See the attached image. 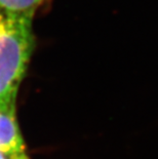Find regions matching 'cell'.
I'll return each mask as SVG.
<instances>
[{
	"label": "cell",
	"instance_id": "6da1fadb",
	"mask_svg": "<svg viewBox=\"0 0 158 159\" xmlns=\"http://www.w3.org/2000/svg\"><path fill=\"white\" fill-rule=\"evenodd\" d=\"M32 20L0 8V109L16 106L20 85L35 48Z\"/></svg>",
	"mask_w": 158,
	"mask_h": 159
},
{
	"label": "cell",
	"instance_id": "7a4b0ae2",
	"mask_svg": "<svg viewBox=\"0 0 158 159\" xmlns=\"http://www.w3.org/2000/svg\"><path fill=\"white\" fill-rule=\"evenodd\" d=\"M0 151L7 156L26 152V145L16 119V106L0 109Z\"/></svg>",
	"mask_w": 158,
	"mask_h": 159
},
{
	"label": "cell",
	"instance_id": "3957f363",
	"mask_svg": "<svg viewBox=\"0 0 158 159\" xmlns=\"http://www.w3.org/2000/svg\"><path fill=\"white\" fill-rule=\"evenodd\" d=\"M45 0H0V8L9 12L33 18Z\"/></svg>",
	"mask_w": 158,
	"mask_h": 159
},
{
	"label": "cell",
	"instance_id": "277c9868",
	"mask_svg": "<svg viewBox=\"0 0 158 159\" xmlns=\"http://www.w3.org/2000/svg\"><path fill=\"white\" fill-rule=\"evenodd\" d=\"M9 159H30V158H29L28 155L26 154V152H24V153H21V154L12 155Z\"/></svg>",
	"mask_w": 158,
	"mask_h": 159
},
{
	"label": "cell",
	"instance_id": "5b68a950",
	"mask_svg": "<svg viewBox=\"0 0 158 159\" xmlns=\"http://www.w3.org/2000/svg\"><path fill=\"white\" fill-rule=\"evenodd\" d=\"M9 158H11V156H7L6 154L0 151V159H9Z\"/></svg>",
	"mask_w": 158,
	"mask_h": 159
}]
</instances>
